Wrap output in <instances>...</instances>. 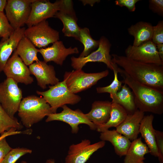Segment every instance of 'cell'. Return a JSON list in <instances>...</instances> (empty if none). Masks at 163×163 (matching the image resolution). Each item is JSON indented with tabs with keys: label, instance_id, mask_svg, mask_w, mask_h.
Returning a JSON list of instances; mask_svg holds the SVG:
<instances>
[{
	"label": "cell",
	"instance_id": "obj_1",
	"mask_svg": "<svg viewBox=\"0 0 163 163\" xmlns=\"http://www.w3.org/2000/svg\"><path fill=\"white\" fill-rule=\"evenodd\" d=\"M111 56L113 62L133 79L163 91V66L142 62L116 54Z\"/></svg>",
	"mask_w": 163,
	"mask_h": 163
},
{
	"label": "cell",
	"instance_id": "obj_2",
	"mask_svg": "<svg viewBox=\"0 0 163 163\" xmlns=\"http://www.w3.org/2000/svg\"><path fill=\"white\" fill-rule=\"evenodd\" d=\"M117 71L123 79V83L126 84L131 90L138 110L144 113H162L163 91L136 81L118 66Z\"/></svg>",
	"mask_w": 163,
	"mask_h": 163
},
{
	"label": "cell",
	"instance_id": "obj_3",
	"mask_svg": "<svg viewBox=\"0 0 163 163\" xmlns=\"http://www.w3.org/2000/svg\"><path fill=\"white\" fill-rule=\"evenodd\" d=\"M18 112L22 124L28 129L53 113L50 106L43 97L34 95L22 98Z\"/></svg>",
	"mask_w": 163,
	"mask_h": 163
},
{
	"label": "cell",
	"instance_id": "obj_4",
	"mask_svg": "<svg viewBox=\"0 0 163 163\" xmlns=\"http://www.w3.org/2000/svg\"><path fill=\"white\" fill-rule=\"evenodd\" d=\"M37 93L42 96L50 106L53 113H56L59 107L67 104L74 105L81 100L79 95L71 92L64 80L55 85L50 86L45 91H37Z\"/></svg>",
	"mask_w": 163,
	"mask_h": 163
},
{
	"label": "cell",
	"instance_id": "obj_5",
	"mask_svg": "<svg viewBox=\"0 0 163 163\" xmlns=\"http://www.w3.org/2000/svg\"><path fill=\"white\" fill-rule=\"evenodd\" d=\"M99 41V45L97 49L87 56L71 57V65L73 69L75 70L82 69L88 62H97L104 63L113 71L117 70L118 66L113 62L112 56L110 53L111 45L109 41L104 36L100 38Z\"/></svg>",
	"mask_w": 163,
	"mask_h": 163
},
{
	"label": "cell",
	"instance_id": "obj_6",
	"mask_svg": "<svg viewBox=\"0 0 163 163\" xmlns=\"http://www.w3.org/2000/svg\"><path fill=\"white\" fill-rule=\"evenodd\" d=\"M109 74V71L107 69L92 73H85L82 69L75 70L66 72L63 80L70 91L76 94L91 88Z\"/></svg>",
	"mask_w": 163,
	"mask_h": 163
},
{
	"label": "cell",
	"instance_id": "obj_7",
	"mask_svg": "<svg viewBox=\"0 0 163 163\" xmlns=\"http://www.w3.org/2000/svg\"><path fill=\"white\" fill-rule=\"evenodd\" d=\"M18 83L6 78L0 83V104L12 118L18 112L22 99V93Z\"/></svg>",
	"mask_w": 163,
	"mask_h": 163
},
{
	"label": "cell",
	"instance_id": "obj_8",
	"mask_svg": "<svg viewBox=\"0 0 163 163\" xmlns=\"http://www.w3.org/2000/svg\"><path fill=\"white\" fill-rule=\"evenodd\" d=\"M24 35L36 47L40 49L59 39V32L51 27L46 20L26 29Z\"/></svg>",
	"mask_w": 163,
	"mask_h": 163
},
{
	"label": "cell",
	"instance_id": "obj_9",
	"mask_svg": "<svg viewBox=\"0 0 163 163\" xmlns=\"http://www.w3.org/2000/svg\"><path fill=\"white\" fill-rule=\"evenodd\" d=\"M62 110L59 113L50 114L47 116L46 122L53 121H59L64 122L70 125L73 133H77L79 130L78 125L80 124L88 125L91 129L96 130V125L90 121L81 110L77 109H71L66 105L61 107Z\"/></svg>",
	"mask_w": 163,
	"mask_h": 163
},
{
	"label": "cell",
	"instance_id": "obj_10",
	"mask_svg": "<svg viewBox=\"0 0 163 163\" xmlns=\"http://www.w3.org/2000/svg\"><path fill=\"white\" fill-rule=\"evenodd\" d=\"M34 0H7L5 15L14 30L26 24L30 14L31 4Z\"/></svg>",
	"mask_w": 163,
	"mask_h": 163
},
{
	"label": "cell",
	"instance_id": "obj_11",
	"mask_svg": "<svg viewBox=\"0 0 163 163\" xmlns=\"http://www.w3.org/2000/svg\"><path fill=\"white\" fill-rule=\"evenodd\" d=\"M126 56L137 61L163 66V61L158 53L156 45L152 40L138 46L129 45L125 50Z\"/></svg>",
	"mask_w": 163,
	"mask_h": 163
},
{
	"label": "cell",
	"instance_id": "obj_12",
	"mask_svg": "<svg viewBox=\"0 0 163 163\" xmlns=\"http://www.w3.org/2000/svg\"><path fill=\"white\" fill-rule=\"evenodd\" d=\"M63 2V0H56L54 3L49 0H35L31 4L30 14L26 24L29 27L47 18L54 17Z\"/></svg>",
	"mask_w": 163,
	"mask_h": 163
},
{
	"label": "cell",
	"instance_id": "obj_13",
	"mask_svg": "<svg viewBox=\"0 0 163 163\" xmlns=\"http://www.w3.org/2000/svg\"><path fill=\"white\" fill-rule=\"evenodd\" d=\"M7 78H10L17 83L26 85L34 82L28 67L17 53L16 50L7 61L3 71Z\"/></svg>",
	"mask_w": 163,
	"mask_h": 163
},
{
	"label": "cell",
	"instance_id": "obj_14",
	"mask_svg": "<svg viewBox=\"0 0 163 163\" xmlns=\"http://www.w3.org/2000/svg\"><path fill=\"white\" fill-rule=\"evenodd\" d=\"M105 144V141L102 140L91 144L90 140L85 139L78 143L73 144L69 147L65 163H85L93 153L103 147Z\"/></svg>",
	"mask_w": 163,
	"mask_h": 163
},
{
	"label": "cell",
	"instance_id": "obj_15",
	"mask_svg": "<svg viewBox=\"0 0 163 163\" xmlns=\"http://www.w3.org/2000/svg\"><path fill=\"white\" fill-rule=\"evenodd\" d=\"M54 17L59 19L63 24L62 31L65 36L72 37L78 40L80 27L78 25V19L73 8L72 0H63L60 10Z\"/></svg>",
	"mask_w": 163,
	"mask_h": 163
},
{
	"label": "cell",
	"instance_id": "obj_16",
	"mask_svg": "<svg viewBox=\"0 0 163 163\" xmlns=\"http://www.w3.org/2000/svg\"><path fill=\"white\" fill-rule=\"evenodd\" d=\"M29 68L30 74L36 77L37 85L43 89L47 85H53L59 82L56 76L54 66L44 61L34 62L29 66Z\"/></svg>",
	"mask_w": 163,
	"mask_h": 163
},
{
	"label": "cell",
	"instance_id": "obj_17",
	"mask_svg": "<svg viewBox=\"0 0 163 163\" xmlns=\"http://www.w3.org/2000/svg\"><path fill=\"white\" fill-rule=\"evenodd\" d=\"M38 52L41 54L45 62L53 61L62 66L68 56L78 53L79 51L76 47L66 48L62 41L58 40L53 43L50 46L39 49Z\"/></svg>",
	"mask_w": 163,
	"mask_h": 163
},
{
	"label": "cell",
	"instance_id": "obj_18",
	"mask_svg": "<svg viewBox=\"0 0 163 163\" xmlns=\"http://www.w3.org/2000/svg\"><path fill=\"white\" fill-rule=\"evenodd\" d=\"M144 115V113L138 109L133 113L128 114L124 120L116 127V130L129 140H134L137 138Z\"/></svg>",
	"mask_w": 163,
	"mask_h": 163
},
{
	"label": "cell",
	"instance_id": "obj_19",
	"mask_svg": "<svg viewBox=\"0 0 163 163\" xmlns=\"http://www.w3.org/2000/svg\"><path fill=\"white\" fill-rule=\"evenodd\" d=\"M26 28L22 27L15 30L10 37L6 39H2L0 42V73L12 53L17 48L21 39L24 36Z\"/></svg>",
	"mask_w": 163,
	"mask_h": 163
},
{
	"label": "cell",
	"instance_id": "obj_20",
	"mask_svg": "<svg viewBox=\"0 0 163 163\" xmlns=\"http://www.w3.org/2000/svg\"><path fill=\"white\" fill-rule=\"evenodd\" d=\"M111 102L108 101H94L91 108L85 114L88 119L97 126L105 123L109 120L111 110Z\"/></svg>",
	"mask_w": 163,
	"mask_h": 163
},
{
	"label": "cell",
	"instance_id": "obj_21",
	"mask_svg": "<svg viewBox=\"0 0 163 163\" xmlns=\"http://www.w3.org/2000/svg\"><path fill=\"white\" fill-rule=\"evenodd\" d=\"M153 119L152 114L144 116L140 123L139 132L144 139L150 154L158 157L155 130L152 126Z\"/></svg>",
	"mask_w": 163,
	"mask_h": 163
},
{
	"label": "cell",
	"instance_id": "obj_22",
	"mask_svg": "<svg viewBox=\"0 0 163 163\" xmlns=\"http://www.w3.org/2000/svg\"><path fill=\"white\" fill-rule=\"evenodd\" d=\"M100 138L102 141L111 143L116 153L120 156L126 155L131 143L129 139L115 130L101 132Z\"/></svg>",
	"mask_w": 163,
	"mask_h": 163
},
{
	"label": "cell",
	"instance_id": "obj_23",
	"mask_svg": "<svg viewBox=\"0 0 163 163\" xmlns=\"http://www.w3.org/2000/svg\"><path fill=\"white\" fill-rule=\"evenodd\" d=\"M153 26L149 23L139 21L128 28L129 34L133 36L134 40L133 45L138 46L152 39Z\"/></svg>",
	"mask_w": 163,
	"mask_h": 163
},
{
	"label": "cell",
	"instance_id": "obj_24",
	"mask_svg": "<svg viewBox=\"0 0 163 163\" xmlns=\"http://www.w3.org/2000/svg\"><path fill=\"white\" fill-rule=\"evenodd\" d=\"M38 50L24 36L19 41L16 49L18 54L27 66L39 60L37 56Z\"/></svg>",
	"mask_w": 163,
	"mask_h": 163
},
{
	"label": "cell",
	"instance_id": "obj_25",
	"mask_svg": "<svg viewBox=\"0 0 163 163\" xmlns=\"http://www.w3.org/2000/svg\"><path fill=\"white\" fill-rule=\"evenodd\" d=\"M111 98L112 99V102L121 106L128 114L133 113L137 110L133 92L125 83L122 85L120 89L117 94Z\"/></svg>",
	"mask_w": 163,
	"mask_h": 163
},
{
	"label": "cell",
	"instance_id": "obj_26",
	"mask_svg": "<svg viewBox=\"0 0 163 163\" xmlns=\"http://www.w3.org/2000/svg\"><path fill=\"white\" fill-rule=\"evenodd\" d=\"M149 152L148 146L142 142L141 138H137L131 142L124 163H139L145 159L144 155Z\"/></svg>",
	"mask_w": 163,
	"mask_h": 163
},
{
	"label": "cell",
	"instance_id": "obj_27",
	"mask_svg": "<svg viewBox=\"0 0 163 163\" xmlns=\"http://www.w3.org/2000/svg\"><path fill=\"white\" fill-rule=\"evenodd\" d=\"M111 103L110 118L105 123L97 126L96 130L99 132H103L112 127H117L124 120L128 114L121 106Z\"/></svg>",
	"mask_w": 163,
	"mask_h": 163
},
{
	"label": "cell",
	"instance_id": "obj_28",
	"mask_svg": "<svg viewBox=\"0 0 163 163\" xmlns=\"http://www.w3.org/2000/svg\"><path fill=\"white\" fill-rule=\"evenodd\" d=\"M78 40L84 45V49L79 57L87 56L97 49L99 46V41L93 39L91 35L89 29L87 27L80 28Z\"/></svg>",
	"mask_w": 163,
	"mask_h": 163
},
{
	"label": "cell",
	"instance_id": "obj_29",
	"mask_svg": "<svg viewBox=\"0 0 163 163\" xmlns=\"http://www.w3.org/2000/svg\"><path fill=\"white\" fill-rule=\"evenodd\" d=\"M22 127L17 119L11 117L0 104V135L11 128L19 130Z\"/></svg>",
	"mask_w": 163,
	"mask_h": 163
},
{
	"label": "cell",
	"instance_id": "obj_30",
	"mask_svg": "<svg viewBox=\"0 0 163 163\" xmlns=\"http://www.w3.org/2000/svg\"><path fill=\"white\" fill-rule=\"evenodd\" d=\"M114 74V79L112 83L109 85L103 87H98L96 91L98 93H107L110 94V97L114 96L120 90L122 86L123 82L119 80L118 78L117 70L113 71Z\"/></svg>",
	"mask_w": 163,
	"mask_h": 163
},
{
	"label": "cell",
	"instance_id": "obj_31",
	"mask_svg": "<svg viewBox=\"0 0 163 163\" xmlns=\"http://www.w3.org/2000/svg\"><path fill=\"white\" fill-rule=\"evenodd\" d=\"M32 152L31 150L27 148L12 149L4 158L2 163H15L22 156Z\"/></svg>",
	"mask_w": 163,
	"mask_h": 163
},
{
	"label": "cell",
	"instance_id": "obj_32",
	"mask_svg": "<svg viewBox=\"0 0 163 163\" xmlns=\"http://www.w3.org/2000/svg\"><path fill=\"white\" fill-rule=\"evenodd\" d=\"M14 30L4 12H0V37L8 39Z\"/></svg>",
	"mask_w": 163,
	"mask_h": 163
},
{
	"label": "cell",
	"instance_id": "obj_33",
	"mask_svg": "<svg viewBox=\"0 0 163 163\" xmlns=\"http://www.w3.org/2000/svg\"><path fill=\"white\" fill-rule=\"evenodd\" d=\"M152 41L156 45L163 43V21H159L153 26Z\"/></svg>",
	"mask_w": 163,
	"mask_h": 163
},
{
	"label": "cell",
	"instance_id": "obj_34",
	"mask_svg": "<svg viewBox=\"0 0 163 163\" xmlns=\"http://www.w3.org/2000/svg\"><path fill=\"white\" fill-rule=\"evenodd\" d=\"M149 8L153 13L161 17L163 16V0H149Z\"/></svg>",
	"mask_w": 163,
	"mask_h": 163
},
{
	"label": "cell",
	"instance_id": "obj_35",
	"mask_svg": "<svg viewBox=\"0 0 163 163\" xmlns=\"http://www.w3.org/2000/svg\"><path fill=\"white\" fill-rule=\"evenodd\" d=\"M156 145L160 163H163V133L155 130Z\"/></svg>",
	"mask_w": 163,
	"mask_h": 163
},
{
	"label": "cell",
	"instance_id": "obj_36",
	"mask_svg": "<svg viewBox=\"0 0 163 163\" xmlns=\"http://www.w3.org/2000/svg\"><path fill=\"white\" fill-rule=\"evenodd\" d=\"M139 0H116L115 5L120 7H126L129 11L133 12L136 9V4Z\"/></svg>",
	"mask_w": 163,
	"mask_h": 163
},
{
	"label": "cell",
	"instance_id": "obj_37",
	"mask_svg": "<svg viewBox=\"0 0 163 163\" xmlns=\"http://www.w3.org/2000/svg\"><path fill=\"white\" fill-rule=\"evenodd\" d=\"M12 149L5 138L0 141V160L4 159Z\"/></svg>",
	"mask_w": 163,
	"mask_h": 163
},
{
	"label": "cell",
	"instance_id": "obj_38",
	"mask_svg": "<svg viewBox=\"0 0 163 163\" xmlns=\"http://www.w3.org/2000/svg\"><path fill=\"white\" fill-rule=\"evenodd\" d=\"M21 134H30V131L28 129L24 131H21L15 128H11L0 136V141L3 139L9 136Z\"/></svg>",
	"mask_w": 163,
	"mask_h": 163
},
{
	"label": "cell",
	"instance_id": "obj_39",
	"mask_svg": "<svg viewBox=\"0 0 163 163\" xmlns=\"http://www.w3.org/2000/svg\"><path fill=\"white\" fill-rule=\"evenodd\" d=\"M156 46L158 55L163 61V43L156 45Z\"/></svg>",
	"mask_w": 163,
	"mask_h": 163
},
{
	"label": "cell",
	"instance_id": "obj_40",
	"mask_svg": "<svg viewBox=\"0 0 163 163\" xmlns=\"http://www.w3.org/2000/svg\"><path fill=\"white\" fill-rule=\"evenodd\" d=\"M7 3V0H0V12H4Z\"/></svg>",
	"mask_w": 163,
	"mask_h": 163
},
{
	"label": "cell",
	"instance_id": "obj_41",
	"mask_svg": "<svg viewBox=\"0 0 163 163\" xmlns=\"http://www.w3.org/2000/svg\"><path fill=\"white\" fill-rule=\"evenodd\" d=\"M46 163H55V162L53 159H49L46 160Z\"/></svg>",
	"mask_w": 163,
	"mask_h": 163
},
{
	"label": "cell",
	"instance_id": "obj_42",
	"mask_svg": "<svg viewBox=\"0 0 163 163\" xmlns=\"http://www.w3.org/2000/svg\"><path fill=\"white\" fill-rule=\"evenodd\" d=\"M4 159L0 160V163H2Z\"/></svg>",
	"mask_w": 163,
	"mask_h": 163
},
{
	"label": "cell",
	"instance_id": "obj_43",
	"mask_svg": "<svg viewBox=\"0 0 163 163\" xmlns=\"http://www.w3.org/2000/svg\"><path fill=\"white\" fill-rule=\"evenodd\" d=\"M21 163H27V162L25 161H22Z\"/></svg>",
	"mask_w": 163,
	"mask_h": 163
},
{
	"label": "cell",
	"instance_id": "obj_44",
	"mask_svg": "<svg viewBox=\"0 0 163 163\" xmlns=\"http://www.w3.org/2000/svg\"><path fill=\"white\" fill-rule=\"evenodd\" d=\"M139 163H144L143 162V161H142L140 162Z\"/></svg>",
	"mask_w": 163,
	"mask_h": 163
}]
</instances>
